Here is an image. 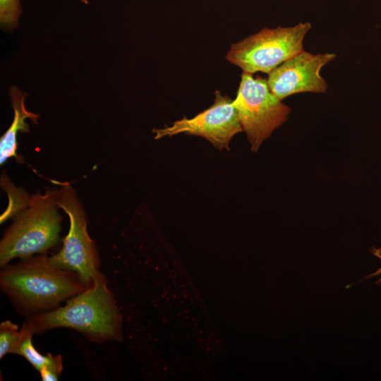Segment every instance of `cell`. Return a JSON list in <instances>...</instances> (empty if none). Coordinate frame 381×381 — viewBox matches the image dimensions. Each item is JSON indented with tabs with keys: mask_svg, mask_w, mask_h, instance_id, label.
Returning <instances> with one entry per match:
<instances>
[{
	"mask_svg": "<svg viewBox=\"0 0 381 381\" xmlns=\"http://www.w3.org/2000/svg\"><path fill=\"white\" fill-rule=\"evenodd\" d=\"M56 327L74 329L96 341L121 337V315L102 274L64 306L32 317L20 332L32 336Z\"/></svg>",
	"mask_w": 381,
	"mask_h": 381,
	"instance_id": "1",
	"label": "cell"
},
{
	"mask_svg": "<svg viewBox=\"0 0 381 381\" xmlns=\"http://www.w3.org/2000/svg\"><path fill=\"white\" fill-rule=\"evenodd\" d=\"M0 284L14 303L28 312L51 309L87 289L76 274L55 266L45 255L4 266Z\"/></svg>",
	"mask_w": 381,
	"mask_h": 381,
	"instance_id": "2",
	"label": "cell"
},
{
	"mask_svg": "<svg viewBox=\"0 0 381 381\" xmlns=\"http://www.w3.org/2000/svg\"><path fill=\"white\" fill-rule=\"evenodd\" d=\"M57 190H46L30 197L29 204L18 212L0 243V265L12 259H25L44 253L59 240L61 216Z\"/></svg>",
	"mask_w": 381,
	"mask_h": 381,
	"instance_id": "3",
	"label": "cell"
},
{
	"mask_svg": "<svg viewBox=\"0 0 381 381\" xmlns=\"http://www.w3.org/2000/svg\"><path fill=\"white\" fill-rule=\"evenodd\" d=\"M310 28L308 22L291 27L263 28L233 44L226 59L243 72L269 74L283 62L304 51L303 41Z\"/></svg>",
	"mask_w": 381,
	"mask_h": 381,
	"instance_id": "4",
	"label": "cell"
},
{
	"mask_svg": "<svg viewBox=\"0 0 381 381\" xmlns=\"http://www.w3.org/2000/svg\"><path fill=\"white\" fill-rule=\"evenodd\" d=\"M59 184L57 204L67 214L70 225L61 250L50 259L55 266L76 274L87 287L101 274L97 249L88 235L85 212L75 191L67 182Z\"/></svg>",
	"mask_w": 381,
	"mask_h": 381,
	"instance_id": "5",
	"label": "cell"
},
{
	"mask_svg": "<svg viewBox=\"0 0 381 381\" xmlns=\"http://www.w3.org/2000/svg\"><path fill=\"white\" fill-rule=\"evenodd\" d=\"M234 105L253 152L288 119L290 108L270 91L267 80L243 72Z\"/></svg>",
	"mask_w": 381,
	"mask_h": 381,
	"instance_id": "6",
	"label": "cell"
},
{
	"mask_svg": "<svg viewBox=\"0 0 381 381\" xmlns=\"http://www.w3.org/2000/svg\"><path fill=\"white\" fill-rule=\"evenodd\" d=\"M242 131L234 100L219 91L215 92L212 105L194 117H183L170 126L152 130L156 140L180 133L198 135L220 150H229L232 137Z\"/></svg>",
	"mask_w": 381,
	"mask_h": 381,
	"instance_id": "7",
	"label": "cell"
},
{
	"mask_svg": "<svg viewBox=\"0 0 381 381\" xmlns=\"http://www.w3.org/2000/svg\"><path fill=\"white\" fill-rule=\"evenodd\" d=\"M335 57V54H313L303 51L269 73L268 87L280 100L296 93L325 92L327 84L320 72Z\"/></svg>",
	"mask_w": 381,
	"mask_h": 381,
	"instance_id": "8",
	"label": "cell"
},
{
	"mask_svg": "<svg viewBox=\"0 0 381 381\" xmlns=\"http://www.w3.org/2000/svg\"><path fill=\"white\" fill-rule=\"evenodd\" d=\"M9 96L11 107L13 110V117L11 126L3 134L0 139V164H4L8 159L14 157L18 162H21V158L16 153L17 135L18 133H29L30 127L26 119L37 124L39 114L27 110L25 104L28 94L20 90L18 87H10Z\"/></svg>",
	"mask_w": 381,
	"mask_h": 381,
	"instance_id": "9",
	"label": "cell"
},
{
	"mask_svg": "<svg viewBox=\"0 0 381 381\" xmlns=\"http://www.w3.org/2000/svg\"><path fill=\"white\" fill-rule=\"evenodd\" d=\"M23 356L39 372L43 369L52 370L60 375L62 370V358L60 355L44 356L40 353L32 343V335H21L16 352Z\"/></svg>",
	"mask_w": 381,
	"mask_h": 381,
	"instance_id": "10",
	"label": "cell"
},
{
	"mask_svg": "<svg viewBox=\"0 0 381 381\" xmlns=\"http://www.w3.org/2000/svg\"><path fill=\"white\" fill-rule=\"evenodd\" d=\"M1 186L7 192L10 198L9 206L5 212L1 216V223L5 222L8 218L13 215H16L28 206L30 202V197L23 190L16 188L8 180H6L1 176Z\"/></svg>",
	"mask_w": 381,
	"mask_h": 381,
	"instance_id": "11",
	"label": "cell"
},
{
	"mask_svg": "<svg viewBox=\"0 0 381 381\" xmlns=\"http://www.w3.org/2000/svg\"><path fill=\"white\" fill-rule=\"evenodd\" d=\"M20 341L18 327L9 320L0 325V358L6 353H16Z\"/></svg>",
	"mask_w": 381,
	"mask_h": 381,
	"instance_id": "12",
	"label": "cell"
},
{
	"mask_svg": "<svg viewBox=\"0 0 381 381\" xmlns=\"http://www.w3.org/2000/svg\"><path fill=\"white\" fill-rule=\"evenodd\" d=\"M22 13L20 0H0V25L5 31L18 28Z\"/></svg>",
	"mask_w": 381,
	"mask_h": 381,
	"instance_id": "13",
	"label": "cell"
},
{
	"mask_svg": "<svg viewBox=\"0 0 381 381\" xmlns=\"http://www.w3.org/2000/svg\"><path fill=\"white\" fill-rule=\"evenodd\" d=\"M370 252L373 255L376 256L381 262V247H373L370 249ZM373 277H379V278L376 280V284L378 285H381V265L378 270H377L373 273H371L369 275L365 277L364 279H368Z\"/></svg>",
	"mask_w": 381,
	"mask_h": 381,
	"instance_id": "14",
	"label": "cell"
},
{
	"mask_svg": "<svg viewBox=\"0 0 381 381\" xmlns=\"http://www.w3.org/2000/svg\"><path fill=\"white\" fill-rule=\"evenodd\" d=\"M40 373L43 381H56L59 380V375L52 370L43 369L40 371Z\"/></svg>",
	"mask_w": 381,
	"mask_h": 381,
	"instance_id": "15",
	"label": "cell"
},
{
	"mask_svg": "<svg viewBox=\"0 0 381 381\" xmlns=\"http://www.w3.org/2000/svg\"><path fill=\"white\" fill-rule=\"evenodd\" d=\"M78 1H79L82 4H88V0H78Z\"/></svg>",
	"mask_w": 381,
	"mask_h": 381,
	"instance_id": "16",
	"label": "cell"
}]
</instances>
